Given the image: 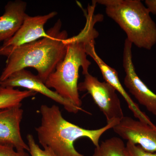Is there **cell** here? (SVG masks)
<instances>
[{
    "label": "cell",
    "instance_id": "obj_19",
    "mask_svg": "<svg viewBox=\"0 0 156 156\" xmlns=\"http://www.w3.org/2000/svg\"><path fill=\"white\" fill-rule=\"evenodd\" d=\"M1 75H0V88L1 87Z\"/></svg>",
    "mask_w": 156,
    "mask_h": 156
},
{
    "label": "cell",
    "instance_id": "obj_10",
    "mask_svg": "<svg viewBox=\"0 0 156 156\" xmlns=\"http://www.w3.org/2000/svg\"><path fill=\"white\" fill-rule=\"evenodd\" d=\"M22 104L0 109V145L11 147L16 151H29L23 139L20 125L23 111Z\"/></svg>",
    "mask_w": 156,
    "mask_h": 156
},
{
    "label": "cell",
    "instance_id": "obj_4",
    "mask_svg": "<svg viewBox=\"0 0 156 156\" xmlns=\"http://www.w3.org/2000/svg\"><path fill=\"white\" fill-rule=\"evenodd\" d=\"M105 13L126 32L137 48L151 50L156 44V24L140 0H97Z\"/></svg>",
    "mask_w": 156,
    "mask_h": 156
},
{
    "label": "cell",
    "instance_id": "obj_11",
    "mask_svg": "<svg viewBox=\"0 0 156 156\" xmlns=\"http://www.w3.org/2000/svg\"><path fill=\"white\" fill-rule=\"evenodd\" d=\"M95 41L89 42L87 47V55L91 56L97 64L100 69L105 82L110 84L112 87L122 96L128 108L133 113L134 116L142 122L149 126L156 128V126L151 121L150 119L144 112H142L139 106L132 100L126 92L122 85L120 83L118 72L114 69L109 66L98 55L95 50Z\"/></svg>",
    "mask_w": 156,
    "mask_h": 156
},
{
    "label": "cell",
    "instance_id": "obj_1",
    "mask_svg": "<svg viewBox=\"0 0 156 156\" xmlns=\"http://www.w3.org/2000/svg\"><path fill=\"white\" fill-rule=\"evenodd\" d=\"M95 4L93 1L87 9L83 29L77 35L67 39L65 56L45 83L49 89H54L61 97L80 108L82 101L78 89L79 70L83 69V75L89 73L91 62L87 58V44L98 36L94 26L102 19V15L94 14Z\"/></svg>",
    "mask_w": 156,
    "mask_h": 156
},
{
    "label": "cell",
    "instance_id": "obj_5",
    "mask_svg": "<svg viewBox=\"0 0 156 156\" xmlns=\"http://www.w3.org/2000/svg\"><path fill=\"white\" fill-rule=\"evenodd\" d=\"M84 76V81L78 84L79 92H87L91 95L105 116L107 124L119 122L124 115L116 90L108 83L100 82L89 73Z\"/></svg>",
    "mask_w": 156,
    "mask_h": 156
},
{
    "label": "cell",
    "instance_id": "obj_16",
    "mask_svg": "<svg viewBox=\"0 0 156 156\" xmlns=\"http://www.w3.org/2000/svg\"><path fill=\"white\" fill-rule=\"evenodd\" d=\"M126 156H156V153L148 152L141 147L130 141H127L125 147Z\"/></svg>",
    "mask_w": 156,
    "mask_h": 156
},
{
    "label": "cell",
    "instance_id": "obj_6",
    "mask_svg": "<svg viewBox=\"0 0 156 156\" xmlns=\"http://www.w3.org/2000/svg\"><path fill=\"white\" fill-rule=\"evenodd\" d=\"M57 14L56 11L36 16H30L27 14L18 30L12 37L4 41L0 47V55L7 57L19 47L48 36V33L44 29L45 24Z\"/></svg>",
    "mask_w": 156,
    "mask_h": 156
},
{
    "label": "cell",
    "instance_id": "obj_12",
    "mask_svg": "<svg viewBox=\"0 0 156 156\" xmlns=\"http://www.w3.org/2000/svg\"><path fill=\"white\" fill-rule=\"evenodd\" d=\"M27 4L24 1H10L5 6V11L0 16V42L11 38L22 25Z\"/></svg>",
    "mask_w": 156,
    "mask_h": 156
},
{
    "label": "cell",
    "instance_id": "obj_9",
    "mask_svg": "<svg viewBox=\"0 0 156 156\" xmlns=\"http://www.w3.org/2000/svg\"><path fill=\"white\" fill-rule=\"evenodd\" d=\"M113 129L123 139L139 145L148 152L156 153V128L124 116Z\"/></svg>",
    "mask_w": 156,
    "mask_h": 156
},
{
    "label": "cell",
    "instance_id": "obj_15",
    "mask_svg": "<svg viewBox=\"0 0 156 156\" xmlns=\"http://www.w3.org/2000/svg\"><path fill=\"white\" fill-rule=\"evenodd\" d=\"M27 140L29 147V152L30 156H57L49 148H44V149H42L38 144H37L32 134H28L27 136Z\"/></svg>",
    "mask_w": 156,
    "mask_h": 156
},
{
    "label": "cell",
    "instance_id": "obj_18",
    "mask_svg": "<svg viewBox=\"0 0 156 156\" xmlns=\"http://www.w3.org/2000/svg\"><path fill=\"white\" fill-rule=\"evenodd\" d=\"M145 4L150 13L156 15V0H146Z\"/></svg>",
    "mask_w": 156,
    "mask_h": 156
},
{
    "label": "cell",
    "instance_id": "obj_13",
    "mask_svg": "<svg viewBox=\"0 0 156 156\" xmlns=\"http://www.w3.org/2000/svg\"><path fill=\"white\" fill-rule=\"evenodd\" d=\"M37 93L30 90L20 91L9 87L0 88V109L8 108L21 104L27 98L35 96Z\"/></svg>",
    "mask_w": 156,
    "mask_h": 156
},
{
    "label": "cell",
    "instance_id": "obj_14",
    "mask_svg": "<svg viewBox=\"0 0 156 156\" xmlns=\"http://www.w3.org/2000/svg\"><path fill=\"white\" fill-rule=\"evenodd\" d=\"M125 147L124 142L119 137H111L95 147L92 156H126Z\"/></svg>",
    "mask_w": 156,
    "mask_h": 156
},
{
    "label": "cell",
    "instance_id": "obj_17",
    "mask_svg": "<svg viewBox=\"0 0 156 156\" xmlns=\"http://www.w3.org/2000/svg\"><path fill=\"white\" fill-rule=\"evenodd\" d=\"M14 149L11 147L0 145V156H30L27 151Z\"/></svg>",
    "mask_w": 156,
    "mask_h": 156
},
{
    "label": "cell",
    "instance_id": "obj_8",
    "mask_svg": "<svg viewBox=\"0 0 156 156\" xmlns=\"http://www.w3.org/2000/svg\"><path fill=\"white\" fill-rule=\"evenodd\" d=\"M1 87L12 88L22 87L47 96L63 105L66 110L69 112L76 114L80 111L87 112L82 108L76 106L69 101L61 97L55 91L48 88L37 75H34L26 69L20 70L13 73L6 80L1 82Z\"/></svg>",
    "mask_w": 156,
    "mask_h": 156
},
{
    "label": "cell",
    "instance_id": "obj_2",
    "mask_svg": "<svg viewBox=\"0 0 156 156\" xmlns=\"http://www.w3.org/2000/svg\"><path fill=\"white\" fill-rule=\"evenodd\" d=\"M62 25L58 19L47 31L48 36L11 52L7 57L5 67L1 74V82L17 71L31 67L36 70L37 75L45 83L66 53L68 34L66 30H61Z\"/></svg>",
    "mask_w": 156,
    "mask_h": 156
},
{
    "label": "cell",
    "instance_id": "obj_7",
    "mask_svg": "<svg viewBox=\"0 0 156 156\" xmlns=\"http://www.w3.org/2000/svg\"><path fill=\"white\" fill-rule=\"evenodd\" d=\"M132 44L128 39L125 40L123 58V66L126 73L124 85L140 105L156 115V94L136 73L132 60Z\"/></svg>",
    "mask_w": 156,
    "mask_h": 156
},
{
    "label": "cell",
    "instance_id": "obj_3",
    "mask_svg": "<svg viewBox=\"0 0 156 156\" xmlns=\"http://www.w3.org/2000/svg\"><path fill=\"white\" fill-rule=\"evenodd\" d=\"M40 112L41 124L35 128L39 142L43 147L52 150L57 156H84L74 146L77 140L89 138L97 147L102 134L118 124L114 122L99 129L89 130L65 119L57 105H43Z\"/></svg>",
    "mask_w": 156,
    "mask_h": 156
}]
</instances>
